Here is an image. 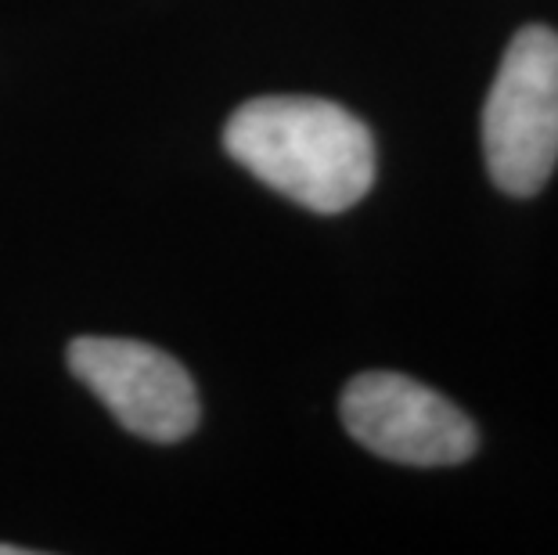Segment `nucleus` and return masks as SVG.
<instances>
[{
    "label": "nucleus",
    "mask_w": 558,
    "mask_h": 555,
    "mask_svg": "<svg viewBox=\"0 0 558 555\" xmlns=\"http://www.w3.org/2000/svg\"><path fill=\"white\" fill-rule=\"evenodd\" d=\"M65 361L126 433L151 444H181L195 433L202 419L195 379L166 350L123 336H76Z\"/></svg>",
    "instance_id": "3"
},
{
    "label": "nucleus",
    "mask_w": 558,
    "mask_h": 555,
    "mask_svg": "<svg viewBox=\"0 0 558 555\" xmlns=\"http://www.w3.org/2000/svg\"><path fill=\"white\" fill-rule=\"evenodd\" d=\"M483 156L505 195L530 198L558 167V33L522 26L483 105Z\"/></svg>",
    "instance_id": "2"
},
{
    "label": "nucleus",
    "mask_w": 558,
    "mask_h": 555,
    "mask_svg": "<svg viewBox=\"0 0 558 555\" xmlns=\"http://www.w3.org/2000/svg\"><path fill=\"white\" fill-rule=\"evenodd\" d=\"M339 415L361 447L400 466H461L480 447V433L465 411L400 372H364L350 379Z\"/></svg>",
    "instance_id": "4"
},
{
    "label": "nucleus",
    "mask_w": 558,
    "mask_h": 555,
    "mask_svg": "<svg viewBox=\"0 0 558 555\" xmlns=\"http://www.w3.org/2000/svg\"><path fill=\"white\" fill-rule=\"evenodd\" d=\"M223 148L256 181L320 217L347 214L375 184V137L325 98L270 94L234 109Z\"/></svg>",
    "instance_id": "1"
},
{
    "label": "nucleus",
    "mask_w": 558,
    "mask_h": 555,
    "mask_svg": "<svg viewBox=\"0 0 558 555\" xmlns=\"http://www.w3.org/2000/svg\"><path fill=\"white\" fill-rule=\"evenodd\" d=\"M26 548H19V545H0V555H22Z\"/></svg>",
    "instance_id": "5"
}]
</instances>
